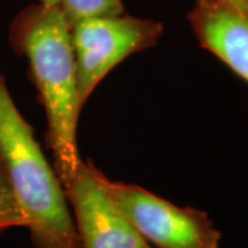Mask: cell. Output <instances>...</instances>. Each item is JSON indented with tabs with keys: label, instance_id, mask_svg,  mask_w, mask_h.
<instances>
[{
	"label": "cell",
	"instance_id": "6da1fadb",
	"mask_svg": "<svg viewBox=\"0 0 248 248\" xmlns=\"http://www.w3.org/2000/svg\"><path fill=\"white\" fill-rule=\"evenodd\" d=\"M9 40L29 62L32 80L47 117L48 148L61 185L73 175L80 159L76 145L78 75L71 27L61 6L31 4L14 18Z\"/></svg>",
	"mask_w": 248,
	"mask_h": 248
},
{
	"label": "cell",
	"instance_id": "7a4b0ae2",
	"mask_svg": "<svg viewBox=\"0 0 248 248\" xmlns=\"http://www.w3.org/2000/svg\"><path fill=\"white\" fill-rule=\"evenodd\" d=\"M0 155L35 248H81L55 170L0 78Z\"/></svg>",
	"mask_w": 248,
	"mask_h": 248
},
{
	"label": "cell",
	"instance_id": "3957f363",
	"mask_svg": "<svg viewBox=\"0 0 248 248\" xmlns=\"http://www.w3.org/2000/svg\"><path fill=\"white\" fill-rule=\"evenodd\" d=\"M98 182L127 221L157 248H218L221 232L207 213L178 207L133 184L112 181L94 166Z\"/></svg>",
	"mask_w": 248,
	"mask_h": 248
},
{
	"label": "cell",
	"instance_id": "277c9868",
	"mask_svg": "<svg viewBox=\"0 0 248 248\" xmlns=\"http://www.w3.org/2000/svg\"><path fill=\"white\" fill-rule=\"evenodd\" d=\"M163 25L131 16H104L79 21L71 27V42L78 75V108L117 63L131 54L157 45Z\"/></svg>",
	"mask_w": 248,
	"mask_h": 248
},
{
	"label": "cell",
	"instance_id": "5b68a950",
	"mask_svg": "<svg viewBox=\"0 0 248 248\" xmlns=\"http://www.w3.org/2000/svg\"><path fill=\"white\" fill-rule=\"evenodd\" d=\"M62 187L81 248L148 247L98 182L94 164L90 160H80L76 171Z\"/></svg>",
	"mask_w": 248,
	"mask_h": 248
},
{
	"label": "cell",
	"instance_id": "8992f818",
	"mask_svg": "<svg viewBox=\"0 0 248 248\" xmlns=\"http://www.w3.org/2000/svg\"><path fill=\"white\" fill-rule=\"evenodd\" d=\"M187 19L200 46L248 84V14L225 0H195Z\"/></svg>",
	"mask_w": 248,
	"mask_h": 248
},
{
	"label": "cell",
	"instance_id": "52a82bcc",
	"mask_svg": "<svg viewBox=\"0 0 248 248\" xmlns=\"http://www.w3.org/2000/svg\"><path fill=\"white\" fill-rule=\"evenodd\" d=\"M60 6L69 27L91 17L124 14L122 0H61Z\"/></svg>",
	"mask_w": 248,
	"mask_h": 248
},
{
	"label": "cell",
	"instance_id": "ba28073f",
	"mask_svg": "<svg viewBox=\"0 0 248 248\" xmlns=\"http://www.w3.org/2000/svg\"><path fill=\"white\" fill-rule=\"evenodd\" d=\"M10 228H25V217L18 204L6 164L0 155V233Z\"/></svg>",
	"mask_w": 248,
	"mask_h": 248
},
{
	"label": "cell",
	"instance_id": "9c48e42d",
	"mask_svg": "<svg viewBox=\"0 0 248 248\" xmlns=\"http://www.w3.org/2000/svg\"><path fill=\"white\" fill-rule=\"evenodd\" d=\"M229 4H232L234 9H237L244 14H248V0H225Z\"/></svg>",
	"mask_w": 248,
	"mask_h": 248
},
{
	"label": "cell",
	"instance_id": "30bf717a",
	"mask_svg": "<svg viewBox=\"0 0 248 248\" xmlns=\"http://www.w3.org/2000/svg\"><path fill=\"white\" fill-rule=\"evenodd\" d=\"M39 1L46 6H60V3H61V0H39Z\"/></svg>",
	"mask_w": 248,
	"mask_h": 248
},
{
	"label": "cell",
	"instance_id": "8fae6325",
	"mask_svg": "<svg viewBox=\"0 0 248 248\" xmlns=\"http://www.w3.org/2000/svg\"><path fill=\"white\" fill-rule=\"evenodd\" d=\"M146 248H152V247H149V246H148V247H146Z\"/></svg>",
	"mask_w": 248,
	"mask_h": 248
}]
</instances>
